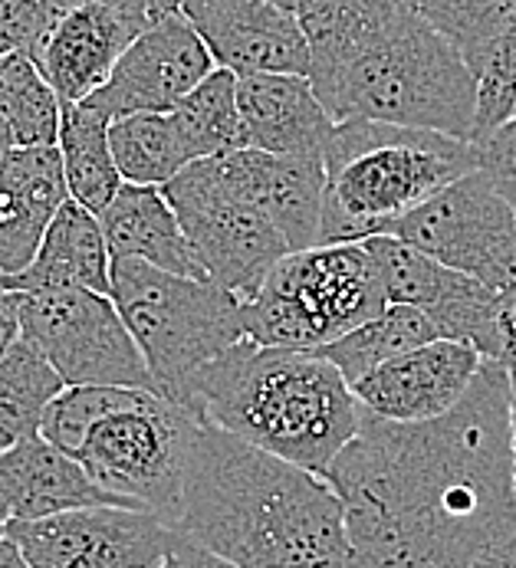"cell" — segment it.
Masks as SVG:
<instances>
[{
  "label": "cell",
  "mask_w": 516,
  "mask_h": 568,
  "mask_svg": "<svg viewBox=\"0 0 516 568\" xmlns=\"http://www.w3.org/2000/svg\"><path fill=\"white\" fill-rule=\"evenodd\" d=\"M3 536L33 568H162L181 539L159 513L135 506H83L43 519H10Z\"/></svg>",
  "instance_id": "12"
},
{
  "label": "cell",
  "mask_w": 516,
  "mask_h": 568,
  "mask_svg": "<svg viewBox=\"0 0 516 568\" xmlns=\"http://www.w3.org/2000/svg\"><path fill=\"white\" fill-rule=\"evenodd\" d=\"M174 125L184 139L191 162L217 159L237 149H247L244 119L237 105V73L214 70L201 85H194L172 112Z\"/></svg>",
  "instance_id": "27"
},
{
  "label": "cell",
  "mask_w": 516,
  "mask_h": 568,
  "mask_svg": "<svg viewBox=\"0 0 516 568\" xmlns=\"http://www.w3.org/2000/svg\"><path fill=\"white\" fill-rule=\"evenodd\" d=\"M20 338V293L0 290V355Z\"/></svg>",
  "instance_id": "34"
},
{
  "label": "cell",
  "mask_w": 516,
  "mask_h": 568,
  "mask_svg": "<svg viewBox=\"0 0 516 568\" xmlns=\"http://www.w3.org/2000/svg\"><path fill=\"white\" fill-rule=\"evenodd\" d=\"M437 335V328L428 316L415 306H385L378 316H372L368 323L348 328L345 335L313 348L320 352L326 362H333L348 385H355L358 378H365L372 368L392 362L395 355L428 345Z\"/></svg>",
  "instance_id": "25"
},
{
  "label": "cell",
  "mask_w": 516,
  "mask_h": 568,
  "mask_svg": "<svg viewBox=\"0 0 516 568\" xmlns=\"http://www.w3.org/2000/svg\"><path fill=\"white\" fill-rule=\"evenodd\" d=\"M174 532L237 568H352L340 493L254 444L201 424Z\"/></svg>",
  "instance_id": "2"
},
{
  "label": "cell",
  "mask_w": 516,
  "mask_h": 568,
  "mask_svg": "<svg viewBox=\"0 0 516 568\" xmlns=\"http://www.w3.org/2000/svg\"><path fill=\"white\" fill-rule=\"evenodd\" d=\"M95 290L109 296L112 256L105 246L102 221L80 201H67L43 234L33 263L13 276H0V290L10 293H47V290Z\"/></svg>",
  "instance_id": "22"
},
{
  "label": "cell",
  "mask_w": 516,
  "mask_h": 568,
  "mask_svg": "<svg viewBox=\"0 0 516 568\" xmlns=\"http://www.w3.org/2000/svg\"><path fill=\"white\" fill-rule=\"evenodd\" d=\"M109 296L152 372L155 392L178 405L204 365L247 338L244 303L234 293L142 260H112Z\"/></svg>",
  "instance_id": "7"
},
{
  "label": "cell",
  "mask_w": 516,
  "mask_h": 568,
  "mask_svg": "<svg viewBox=\"0 0 516 568\" xmlns=\"http://www.w3.org/2000/svg\"><path fill=\"white\" fill-rule=\"evenodd\" d=\"M467 60L471 73L504 30L514 0H402Z\"/></svg>",
  "instance_id": "30"
},
{
  "label": "cell",
  "mask_w": 516,
  "mask_h": 568,
  "mask_svg": "<svg viewBox=\"0 0 516 568\" xmlns=\"http://www.w3.org/2000/svg\"><path fill=\"white\" fill-rule=\"evenodd\" d=\"M310 82L336 122L368 119L474 139L477 80L467 60L402 0L378 7L336 53L310 63Z\"/></svg>",
  "instance_id": "4"
},
{
  "label": "cell",
  "mask_w": 516,
  "mask_h": 568,
  "mask_svg": "<svg viewBox=\"0 0 516 568\" xmlns=\"http://www.w3.org/2000/svg\"><path fill=\"white\" fill-rule=\"evenodd\" d=\"M217 70L208 43L184 13H172L142 30L112 77L87 102L109 122L139 112H174L181 99Z\"/></svg>",
  "instance_id": "14"
},
{
  "label": "cell",
  "mask_w": 516,
  "mask_h": 568,
  "mask_svg": "<svg viewBox=\"0 0 516 568\" xmlns=\"http://www.w3.org/2000/svg\"><path fill=\"white\" fill-rule=\"evenodd\" d=\"M237 105L244 119L247 149H260L270 155L323 159L336 132V119L320 102L310 77H237Z\"/></svg>",
  "instance_id": "20"
},
{
  "label": "cell",
  "mask_w": 516,
  "mask_h": 568,
  "mask_svg": "<svg viewBox=\"0 0 516 568\" xmlns=\"http://www.w3.org/2000/svg\"><path fill=\"white\" fill-rule=\"evenodd\" d=\"M109 149L122 181L162 187L181 174L191 155L174 125L172 112H139L109 122Z\"/></svg>",
  "instance_id": "28"
},
{
  "label": "cell",
  "mask_w": 516,
  "mask_h": 568,
  "mask_svg": "<svg viewBox=\"0 0 516 568\" xmlns=\"http://www.w3.org/2000/svg\"><path fill=\"white\" fill-rule=\"evenodd\" d=\"M497 362L516 372V283L500 293V358Z\"/></svg>",
  "instance_id": "33"
},
{
  "label": "cell",
  "mask_w": 516,
  "mask_h": 568,
  "mask_svg": "<svg viewBox=\"0 0 516 568\" xmlns=\"http://www.w3.org/2000/svg\"><path fill=\"white\" fill-rule=\"evenodd\" d=\"M510 372V368H507ZM507 420H510V467H514L516 489V372H510V405H507Z\"/></svg>",
  "instance_id": "37"
},
{
  "label": "cell",
  "mask_w": 516,
  "mask_h": 568,
  "mask_svg": "<svg viewBox=\"0 0 516 568\" xmlns=\"http://www.w3.org/2000/svg\"><path fill=\"white\" fill-rule=\"evenodd\" d=\"M57 149L63 155L70 197L92 214H102L125 184L109 149V119L89 102H63Z\"/></svg>",
  "instance_id": "24"
},
{
  "label": "cell",
  "mask_w": 516,
  "mask_h": 568,
  "mask_svg": "<svg viewBox=\"0 0 516 568\" xmlns=\"http://www.w3.org/2000/svg\"><path fill=\"white\" fill-rule=\"evenodd\" d=\"M7 523H10V519H7V509H3V503H0V539H3V529H7Z\"/></svg>",
  "instance_id": "40"
},
{
  "label": "cell",
  "mask_w": 516,
  "mask_h": 568,
  "mask_svg": "<svg viewBox=\"0 0 516 568\" xmlns=\"http://www.w3.org/2000/svg\"><path fill=\"white\" fill-rule=\"evenodd\" d=\"M362 244L375 256L388 306H415L441 338L467 342L490 362L500 358V293L398 237L378 234Z\"/></svg>",
  "instance_id": "13"
},
{
  "label": "cell",
  "mask_w": 516,
  "mask_h": 568,
  "mask_svg": "<svg viewBox=\"0 0 516 568\" xmlns=\"http://www.w3.org/2000/svg\"><path fill=\"white\" fill-rule=\"evenodd\" d=\"M165 568H217V559L211 552L198 549L194 542L178 539L174 549L169 552V559H165Z\"/></svg>",
  "instance_id": "35"
},
{
  "label": "cell",
  "mask_w": 516,
  "mask_h": 568,
  "mask_svg": "<svg viewBox=\"0 0 516 568\" xmlns=\"http://www.w3.org/2000/svg\"><path fill=\"white\" fill-rule=\"evenodd\" d=\"M70 201L57 145L13 149L0 164V276L27 270L57 211Z\"/></svg>",
  "instance_id": "19"
},
{
  "label": "cell",
  "mask_w": 516,
  "mask_h": 568,
  "mask_svg": "<svg viewBox=\"0 0 516 568\" xmlns=\"http://www.w3.org/2000/svg\"><path fill=\"white\" fill-rule=\"evenodd\" d=\"M60 112L63 102L57 89L27 53L13 50L0 57V115L7 119L20 149L57 145Z\"/></svg>",
  "instance_id": "29"
},
{
  "label": "cell",
  "mask_w": 516,
  "mask_h": 568,
  "mask_svg": "<svg viewBox=\"0 0 516 568\" xmlns=\"http://www.w3.org/2000/svg\"><path fill=\"white\" fill-rule=\"evenodd\" d=\"M50 30L53 20L40 0H0V57L20 50L37 63Z\"/></svg>",
  "instance_id": "31"
},
{
  "label": "cell",
  "mask_w": 516,
  "mask_h": 568,
  "mask_svg": "<svg viewBox=\"0 0 516 568\" xmlns=\"http://www.w3.org/2000/svg\"><path fill=\"white\" fill-rule=\"evenodd\" d=\"M0 503L7 519H43L83 506H122L99 487L77 457L33 434L0 454Z\"/></svg>",
  "instance_id": "21"
},
{
  "label": "cell",
  "mask_w": 516,
  "mask_h": 568,
  "mask_svg": "<svg viewBox=\"0 0 516 568\" xmlns=\"http://www.w3.org/2000/svg\"><path fill=\"white\" fill-rule=\"evenodd\" d=\"M181 13L221 70L310 77V43L300 20L270 0H181Z\"/></svg>",
  "instance_id": "15"
},
{
  "label": "cell",
  "mask_w": 516,
  "mask_h": 568,
  "mask_svg": "<svg viewBox=\"0 0 516 568\" xmlns=\"http://www.w3.org/2000/svg\"><path fill=\"white\" fill-rule=\"evenodd\" d=\"M471 568H516V536L504 539L490 552H484Z\"/></svg>",
  "instance_id": "36"
},
{
  "label": "cell",
  "mask_w": 516,
  "mask_h": 568,
  "mask_svg": "<svg viewBox=\"0 0 516 568\" xmlns=\"http://www.w3.org/2000/svg\"><path fill=\"white\" fill-rule=\"evenodd\" d=\"M99 221L112 260H142L165 273L204 280L162 187L125 181L109 207L99 214Z\"/></svg>",
  "instance_id": "23"
},
{
  "label": "cell",
  "mask_w": 516,
  "mask_h": 568,
  "mask_svg": "<svg viewBox=\"0 0 516 568\" xmlns=\"http://www.w3.org/2000/svg\"><path fill=\"white\" fill-rule=\"evenodd\" d=\"M480 365L484 355L474 345L457 338H434L372 368L352 385V392L362 410L375 417L422 424L457 405L474 385Z\"/></svg>",
  "instance_id": "16"
},
{
  "label": "cell",
  "mask_w": 516,
  "mask_h": 568,
  "mask_svg": "<svg viewBox=\"0 0 516 568\" xmlns=\"http://www.w3.org/2000/svg\"><path fill=\"white\" fill-rule=\"evenodd\" d=\"M142 30L105 0L73 3L47 33L37 67L60 102H87L112 77L115 63Z\"/></svg>",
  "instance_id": "18"
},
{
  "label": "cell",
  "mask_w": 516,
  "mask_h": 568,
  "mask_svg": "<svg viewBox=\"0 0 516 568\" xmlns=\"http://www.w3.org/2000/svg\"><path fill=\"white\" fill-rule=\"evenodd\" d=\"M184 407L320 477L362 427V405L333 362L251 338L191 378Z\"/></svg>",
  "instance_id": "3"
},
{
  "label": "cell",
  "mask_w": 516,
  "mask_h": 568,
  "mask_svg": "<svg viewBox=\"0 0 516 568\" xmlns=\"http://www.w3.org/2000/svg\"><path fill=\"white\" fill-rule=\"evenodd\" d=\"M162 194L181 221L204 280L241 303L257 296L273 266L293 253L276 224L224 178L217 159L191 162L162 184Z\"/></svg>",
  "instance_id": "9"
},
{
  "label": "cell",
  "mask_w": 516,
  "mask_h": 568,
  "mask_svg": "<svg viewBox=\"0 0 516 568\" xmlns=\"http://www.w3.org/2000/svg\"><path fill=\"white\" fill-rule=\"evenodd\" d=\"M323 168L320 244H362L474 171L477 149L431 129L348 119L336 122Z\"/></svg>",
  "instance_id": "6"
},
{
  "label": "cell",
  "mask_w": 516,
  "mask_h": 568,
  "mask_svg": "<svg viewBox=\"0 0 516 568\" xmlns=\"http://www.w3.org/2000/svg\"><path fill=\"white\" fill-rule=\"evenodd\" d=\"M477 149V168L490 178V184L510 201L516 211V112L480 142H471Z\"/></svg>",
  "instance_id": "32"
},
{
  "label": "cell",
  "mask_w": 516,
  "mask_h": 568,
  "mask_svg": "<svg viewBox=\"0 0 516 568\" xmlns=\"http://www.w3.org/2000/svg\"><path fill=\"white\" fill-rule=\"evenodd\" d=\"M13 149H17V142H13V132H10L7 119L0 115V164H3V159H7Z\"/></svg>",
  "instance_id": "39"
},
{
  "label": "cell",
  "mask_w": 516,
  "mask_h": 568,
  "mask_svg": "<svg viewBox=\"0 0 516 568\" xmlns=\"http://www.w3.org/2000/svg\"><path fill=\"white\" fill-rule=\"evenodd\" d=\"M63 388L57 368L20 335L0 355V454L40 434L47 407Z\"/></svg>",
  "instance_id": "26"
},
{
  "label": "cell",
  "mask_w": 516,
  "mask_h": 568,
  "mask_svg": "<svg viewBox=\"0 0 516 568\" xmlns=\"http://www.w3.org/2000/svg\"><path fill=\"white\" fill-rule=\"evenodd\" d=\"M510 372L484 358L447 414L398 424L362 410L326 470L340 493L352 568H471L516 536Z\"/></svg>",
  "instance_id": "1"
},
{
  "label": "cell",
  "mask_w": 516,
  "mask_h": 568,
  "mask_svg": "<svg viewBox=\"0 0 516 568\" xmlns=\"http://www.w3.org/2000/svg\"><path fill=\"white\" fill-rule=\"evenodd\" d=\"M201 424L191 407L149 388L73 385L50 402L40 434L77 457L115 503L172 523Z\"/></svg>",
  "instance_id": "5"
},
{
  "label": "cell",
  "mask_w": 516,
  "mask_h": 568,
  "mask_svg": "<svg viewBox=\"0 0 516 568\" xmlns=\"http://www.w3.org/2000/svg\"><path fill=\"white\" fill-rule=\"evenodd\" d=\"M20 335L73 385H125L155 392L152 372L119 316L95 290H47L20 296Z\"/></svg>",
  "instance_id": "10"
},
{
  "label": "cell",
  "mask_w": 516,
  "mask_h": 568,
  "mask_svg": "<svg viewBox=\"0 0 516 568\" xmlns=\"http://www.w3.org/2000/svg\"><path fill=\"white\" fill-rule=\"evenodd\" d=\"M162 568H165V566H162Z\"/></svg>",
  "instance_id": "42"
},
{
  "label": "cell",
  "mask_w": 516,
  "mask_h": 568,
  "mask_svg": "<svg viewBox=\"0 0 516 568\" xmlns=\"http://www.w3.org/2000/svg\"><path fill=\"white\" fill-rule=\"evenodd\" d=\"M388 306L365 244H320L286 253L244 303V332L270 348L313 352Z\"/></svg>",
  "instance_id": "8"
},
{
  "label": "cell",
  "mask_w": 516,
  "mask_h": 568,
  "mask_svg": "<svg viewBox=\"0 0 516 568\" xmlns=\"http://www.w3.org/2000/svg\"><path fill=\"white\" fill-rule=\"evenodd\" d=\"M224 178L244 191L260 211L276 224L290 250L320 246L326 168L323 159L270 155L260 149H237L217 155Z\"/></svg>",
  "instance_id": "17"
},
{
  "label": "cell",
  "mask_w": 516,
  "mask_h": 568,
  "mask_svg": "<svg viewBox=\"0 0 516 568\" xmlns=\"http://www.w3.org/2000/svg\"><path fill=\"white\" fill-rule=\"evenodd\" d=\"M385 234L480 280L494 293L516 283V211L480 168L392 221Z\"/></svg>",
  "instance_id": "11"
},
{
  "label": "cell",
  "mask_w": 516,
  "mask_h": 568,
  "mask_svg": "<svg viewBox=\"0 0 516 568\" xmlns=\"http://www.w3.org/2000/svg\"><path fill=\"white\" fill-rule=\"evenodd\" d=\"M0 568H33L30 562H27V556L3 536L0 539Z\"/></svg>",
  "instance_id": "38"
},
{
  "label": "cell",
  "mask_w": 516,
  "mask_h": 568,
  "mask_svg": "<svg viewBox=\"0 0 516 568\" xmlns=\"http://www.w3.org/2000/svg\"><path fill=\"white\" fill-rule=\"evenodd\" d=\"M217 568H237V566H227V562H221V559H217Z\"/></svg>",
  "instance_id": "41"
}]
</instances>
